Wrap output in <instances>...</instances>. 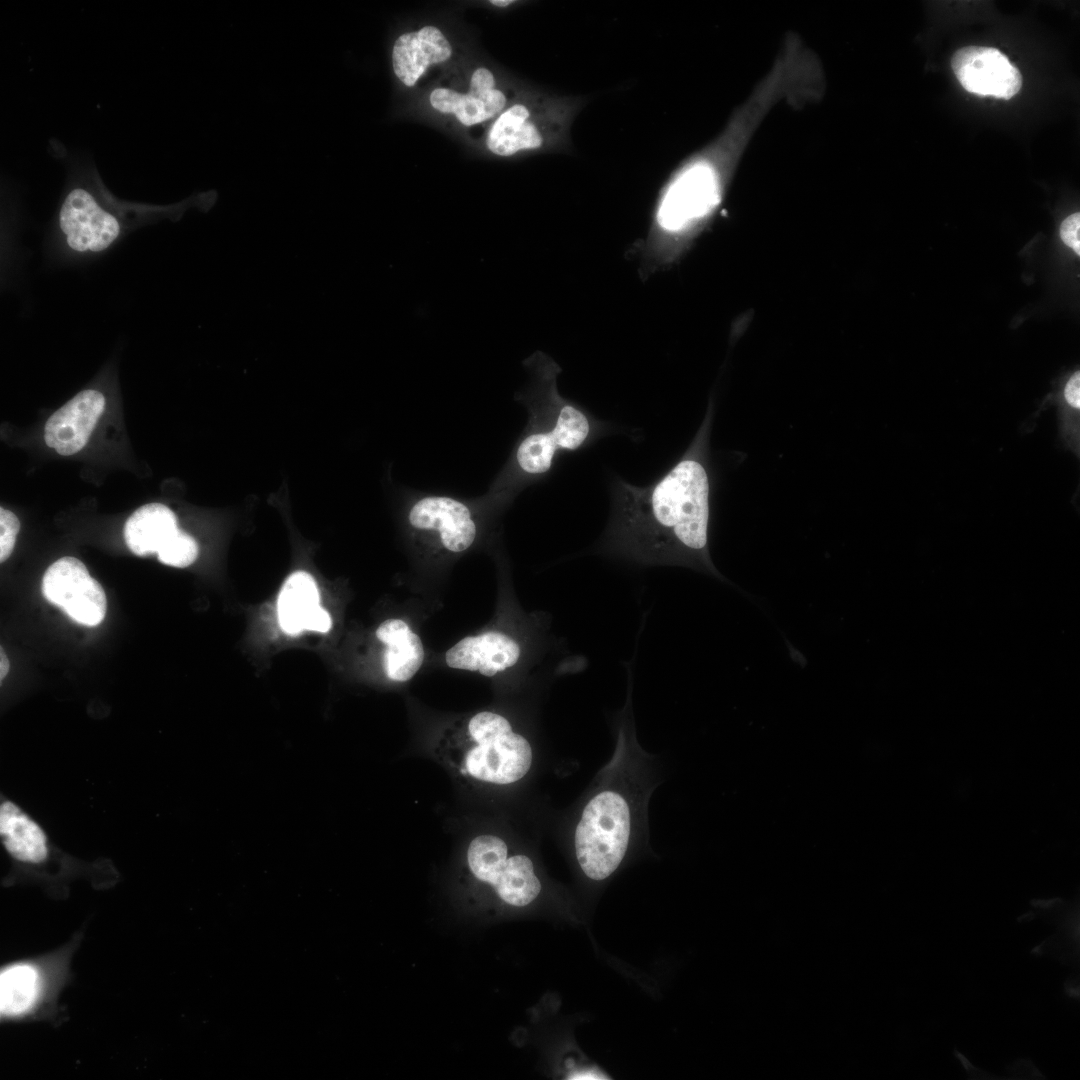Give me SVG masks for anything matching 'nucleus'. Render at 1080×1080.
Instances as JSON below:
<instances>
[{
  "instance_id": "obj_1",
  "label": "nucleus",
  "mask_w": 1080,
  "mask_h": 1080,
  "mask_svg": "<svg viewBox=\"0 0 1080 1080\" xmlns=\"http://www.w3.org/2000/svg\"><path fill=\"white\" fill-rule=\"evenodd\" d=\"M804 95L799 71L775 59L720 133L686 157L660 189L646 236L631 253L642 279L671 268L711 226L755 133L778 104L796 107Z\"/></svg>"
},
{
  "instance_id": "obj_2",
  "label": "nucleus",
  "mask_w": 1080,
  "mask_h": 1080,
  "mask_svg": "<svg viewBox=\"0 0 1080 1080\" xmlns=\"http://www.w3.org/2000/svg\"><path fill=\"white\" fill-rule=\"evenodd\" d=\"M612 490L611 551L647 564L682 563L705 554L709 480L698 459L683 457L645 487L617 479Z\"/></svg>"
},
{
  "instance_id": "obj_3",
  "label": "nucleus",
  "mask_w": 1080,
  "mask_h": 1080,
  "mask_svg": "<svg viewBox=\"0 0 1080 1080\" xmlns=\"http://www.w3.org/2000/svg\"><path fill=\"white\" fill-rule=\"evenodd\" d=\"M435 754L457 774L491 785L521 780L533 760L529 741L515 733L505 717L489 711L475 714L459 730L448 731Z\"/></svg>"
},
{
  "instance_id": "obj_4",
  "label": "nucleus",
  "mask_w": 1080,
  "mask_h": 1080,
  "mask_svg": "<svg viewBox=\"0 0 1080 1080\" xmlns=\"http://www.w3.org/2000/svg\"><path fill=\"white\" fill-rule=\"evenodd\" d=\"M163 213V207L119 202L90 174L75 181L65 195L58 212L57 226L68 251L99 253L108 249L134 225Z\"/></svg>"
},
{
  "instance_id": "obj_5",
  "label": "nucleus",
  "mask_w": 1080,
  "mask_h": 1080,
  "mask_svg": "<svg viewBox=\"0 0 1080 1080\" xmlns=\"http://www.w3.org/2000/svg\"><path fill=\"white\" fill-rule=\"evenodd\" d=\"M631 809L618 791L606 789L584 806L574 832L577 861L584 874L602 881L621 864L631 836Z\"/></svg>"
},
{
  "instance_id": "obj_6",
  "label": "nucleus",
  "mask_w": 1080,
  "mask_h": 1080,
  "mask_svg": "<svg viewBox=\"0 0 1080 1080\" xmlns=\"http://www.w3.org/2000/svg\"><path fill=\"white\" fill-rule=\"evenodd\" d=\"M584 103V98L516 102L492 124L486 138L487 148L493 154L508 157L567 143L569 126Z\"/></svg>"
},
{
  "instance_id": "obj_7",
  "label": "nucleus",
  "mask_w": 1080,
  "mask_h": 1080,
  "mask_svg": "<svg viewBox=\"0 0 1080 1080\" xmlns=\"http://www.w3.org/2000/svg\"><path fill=\"white\" fill-rule=\"evenodd\" d=\"M603 424L580 406L556 394L545 428L531 430L515 451L518 471L527 476L548 472L557 451H574L592 442Z\"/></svg>"
},
{
  "instance_id": "obj_8",
  "label": "nucleus",
  "mask_w": 1080,
  "mask_h": 1080,
  "mask_svg": "<svg viewBox=\"0 0 1080 1080\" xmlns=\"http://www.w3.org/2000/svg\"><path fill=\"white\" fill-rule=\"evenodd\" d=\"M467 862L473 876L492 886L509 905L526 906L541 891L532 860L523 854L509 855L506 842L499 836L474 837L467 848Z\"/></svg>"
},
{
  "instance_id": "obj_9",
  "label": "nucleus",
  "mask_w": 1080,
  "mask_h": 1080,
  "mask_svg": "<svg viewBox=\"0 0 1080 1080\" xmlns=\"http://www.w3.org/2000/svg\"><path fill=\"white\" fill-rule=\"evenodd\" d=\"M42 593L68 617L85 626L100 624L107 610L105 592L77 558L62 557L44 573Z\"/></svg>"
},
{
  "instance_id": "obj_10",
  "label": "nucleus",
  "mask_w": 1080,
  "mask_h": 1080,
  "mask_svg": "<svg viewBox=\"0 0 1080 1080\" xmlns=\"http://www.w3.org/2000/svg\"><path fill=\"white\" fill-rule=\"evenodd\" d=\"M951 67L962 87L979 96L1007 100L1022 86L1018 68L996 48L963 47L953 54Z\"/></svg>"
},
{
  "instance_id": "obj_11",
  "label": "nucleus",
  "mask_w": 1080,
  "mask_h": 1080,
  "mask_svg": "<svg viewBox=\"0 0 1080 1080\" xmlns=\"http://www.w3.org/2000/svg\"><path fill=\"white\" fill-rule=\"evenodd\" d=\"M105 403L106 399L99 390L79 392L47 420L44 429L46 444L63 456L77 453L89 440L105 409Z\"/></svg>"
},
{
  "instance_id": "obj_12",
  "label": "nucleus",
  "mask_w": 1080,
  "mask_h": 1080,
  "mask_svg": "<svg viewBox=\"0 0 1080 1080\" xmlns=\"http://www.w3.org/2000/svg\"><path fill=\"white\" fill-rule=\"evenodd\" d=\"M495 84L493 73L479 67L472 73L468 93L440 87L430 93L429 102L435 110L453 114L465 126L477 125L500 113L507 104V96Z\"/></svg>"
},
{
  "instance_id": "obj_13",
  "label": "nucleus",
  "mask_w": 1080,
  "mask_h": 1080,
  "mask_svg": "<svg viewBox=\"0 0 1080 1080\" xmlns=\"http://www.w3.org/2000/svg\"><path fill=\"white\" fill-rule=\"evenodd\" d=\"M409 522L416 529L437 531L442 545L451 552L468 549L477 533L469 508L446 496H426L415 502Z\"/></svg>"
},
{
  "instance_id": "obj_14",
  "label": "nucleus",
  "mask_w": 1080,
  "mask_h": 1080,
  "mask_svg": "<svg viewBox=\"0 0 1080 1080\" xmlns=\"http://www.w3.org/2000/svg\"><path fill=\"white\" fill-rule=\"evenodd\" d=\"M452 53L450 42L438 27L423 26L395 40L393 71L404 85L412 87L430 66L448 61Z\"/></svg>"
},
{
  "instance_id": "obj_15",
  "label": "nucleus",
  "mask_w": 1080,
  "mask_h": 1080,
  "mask_svg": "<svg viewBox=\"0 0 1080 1080\" xmlns=\"http://www.w3.org/2000/svg\"><path fill=\"white\" fill-rule=\"evenodd\" d=\"M520 652V646L511 637L487 632L460 640L447 651L446 662L449 667L491 677L516 664Z\"/></svg>"
},
{
  "instance_id": "obj_16",
  "label": "nucleus",
  "mask_w": 1080,
  "mask_h": 1080,
  "mask_svg": "<svg viewBox=\"0 0 1080 1080\" xmlns=\"http://www.w3.org/2000/svg\"><path fill=\"white\" fill-rule=\"evenodd\" d=\"M43 963L19 961L0 973V1012L5 1020L24 1018L43 1002L48 989Z\"/></svg>"
},
{
  "instance_id": "obj_17",
  "label": "nucleus",
  "mask_w": 1080,
  "mask_h": 1080,
  "mask_svg": "<svg viewBox=\"0 0 1080 1080\" xmlns=\"http://www.w3.org/2000/svg\"><path fill=\"white\" fill-rule=\"evenodd\" d=\"M180 531L174 512L161 503L138 508L126 521L124 538L138 556L158 553Z\"/></svg>"
},
{
  "instance_id": "obj_18",
  "label": "nucleus",
  "mask_w": 1080,
  "mask_h": 1080,
  "mask_svg": "<svg viewBox=\"0 0 1080 1080\" xmlns=\"http://www.w3.org/2000/svg\"><path fill=\"white\" fill-rule=\"evenodd\" d=\"M277 608L280 627L286 634L295 636L309 630L322 609L313 577L305 571L291 574L280 590Z\"/></svg>"
},
{
  "instance_id": "obj_19",
  "label": "nucleus",
  "mask_w": 1080,
  "mask_h": 1080,
  "mask_svg": "<svg viewBox=\"0 0 1080 1080\" xmlns=\"http://www.w3.org/2000/svg\"><path fill=\"white\" fill-rule=\"evenodd\" d=\"M377 638L387 645L384 652V668L389 679L397 682L410 680L419 670L424 659L421 639L400 619H388L376 630Z\"/></svg>"
},
{
  "instance_id": "obj_20",
  "label": "nucleus",
  "mask_w": 1080,
  "mask_h": 1080,
  "mask_svg": "<svg viewBox=\"0 0 1080 1080\" xmlns=\"http://www.w3.org/2000/svg\"><path fill=\"white\" fill-rule=\"evenodd\" d=\"M0 834L6 851L14 859L29 864L46 860L48 847L43 830L9 801L0 807Z\"/></svg>"
},
{
  "instance_id": "obj_21",
  "label": "nucleus",
  "mask_w": 1080,
  "mask_h": 1080,
  "mask_svg": "<svg viewBox=\"0 0 1080 1080\" xmlns=\"http://www.w3.org/2000/svg\"><path fill=\"white\" fill-rule=\"evenodd\" d=\"M1058 405L1059 437L1062 445L1079 457L1080 454V373L1075 371L1066 381Z\"/></svg>"
},
{
  "instance_id": "obj_22",
  "label": "nucleus",
  "mask_w": 1080,
  "mask_h": 1080,
  "mask_svg": "<svg viewBox=\"0 0 1080 1080\" xmlns=\"http://www.w3.org/2000/svg\"><path fill=\"white\" fill-rule=\"evenodd\" d=\"M198 556V545L193 537L180 530L175 537L157 553L163 564L174 567H187Z\"/></svg>"
},
{
  "instance_id": "obj_23",
  "label": "nucleus",
  "mask_w": 1080,
  "mask_h": 1080,
  "mask_svg": "<svg viewBox=\"0 0 1080 1080\" xmlns=\"http://www.w3.org/2000/svg\"><path fill=\"white\" fill-rule=\"evenodd\" d=\"M20 522L17 516L3 507L0 508V562H4L12 553Z\"/></svg>"
},
{
  "instance_id": "obj_24",
  "label": "nucleus",
  "mask_w": 1080,
  "mask_h": 1080,
  "mask_svg": "<svg viewBox=\"0 0 1080 1080\" xmlns=\"http://www.w3.org/2000/svg\"><path fill=\"white\" fill-rule=\"evenodd\" d=\"M1080 214L1074 213L1067 217L1061 224L1060 236L1062 241L1071 247L1078 255L1080 254Z\"/></svg>"
},
{
  "instance_id": "obj_25",
  "label": "nucleus",
  "mask_w": 1080,
  "mask_h": 1080,
  "mask_svg": "<svg viewBox=\"0 0 1080 1080\" xmlns=\"http://www.w3.org/2000/svg\"><path fill=\"white\" fill-rule=\"evenodd\" d=\"M1007 1070L1013 1072L1014 1076H1018L1017 1078H1021V1079H1026V1078H1040V1079H1043V1078H1045L1036 1069V1067L1033 1065L1032 1061L1029 1060V1059H1022V1060L1016 1061L1011 1065V1068L1009 1066H1007Z\"/></svg>"
},
{
  "instance_id": "obj_26",
  "label": "nucleus",
  "mask_w": 1080,
  "mask_h": 1080,
  "mask_svg": "<svg viewBox=\"0 0 1080 1080\" xmlns=\"http://www.w3.org/2000/svg\"><path fill=\"white\" fill-rule=\"evenodd\" d=\"M1064 989H1065L1066 994L1069 997H1072V998H1075V999L1079 998V986H1078V984L1076 985L1075 980L1072 981V979H1068L1065 982Z\"/></svg>"
},
{
  "instance_id": "obj_27",
  "label": "nucleus",
  "mask_w": 1080,
  "mask_h": 1080,
  "mask_svg": "<svg viewBox=\"0 0 1080 1080\" xmlns=\"http://www.w3.org/2000/svg\"><path fill=\"white\" fill-rule=\"evenodd\" d=\"M9 667H10L9 660H8L3 648L1 647V649H0V679H1V681L7 675L8 671H9Z\"/></svg>"
},
{
  "instance_id": "obj_28",
  "label": "nucleus",
  "mask_w": 1080,
  "mask_h": 1080,
  "mask_svg": "<svg viewBox=\"0 0 1080 1080\" xmlns=\"http://www.w3.org/2000/svg\"><path fill=\"white\" fill-rule=\"evenodd\" d=\"M571 1079H605V1078L601 1077V1073L590 1070V1071H586V1072L583 1071L581 1073L575 1074L574 1077H571Z\"/></svg>"
},
{
  "instance_id": "obj_29",
  "label": "nucleus",
  "mask_w": 1080,
  "mask_h": 1080,
  "mask_svg": "<svg viewBox=\"0 0 1080 1080\" xmlns=\"http://www.w3.org/2000/svg\"><path fill=\"white\" fill-rule=\"evenodd\" d=\"M489 3L496 6V7L504 8V7H507V6H510L511 4H513L514 1L513 0H490Z\"/></svg>"
}]
</instances>
